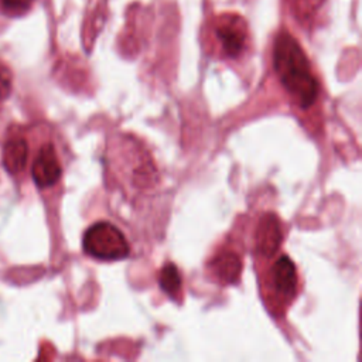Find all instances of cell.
I'll use <instances>...</instances> for the list:
<instances>
[{"instance_id":"6da1fadb","label":"cell","mask_w":362,"mask_h":362,"mask_svg":"<svg viewBox=\"0 0 362 362\" xmlns=\"http://www.w3.org/2000/svg\"><path fill=\"white\" fill-rule=\"evenodd\" d=\"M273 64L281 85L293 96L296 103L303 109L310 107L317 99L318 82L311 72L303 48L286 31L276 37Z\"/></svg>"},{"instance_id":"7a4b0ae2","label":"cell","mask_w":362,"mask_h":362,"mask_svg":"<svg viewBox=\"0 0 362 362\" xmlns=\"http://www.w3.org/2000/svg\"><path fill=\"white\" fill-rule=\"evenodd\" d=\"M83 250L99 260H119L129 255L130 247L124 235L115 225L98 222L85 232Z\"/></svg>"},{"instance_id":"3957f363","label":"cell","mask_w":362,"mask_h":362,"mask_svg":"<svg viewBox=\"0 0 362 362\" xmlns=\"http://www.w3.org/2000/svg\"><path fill=\"white\" fill-rule=\"evenodd\" d=\"M247 24L235 13H225L214 20V35L221 51L228 58L239 57L247 42Z\"/></svg>"},{"instance_id":"277c9868","label":"cell","mask_w":362,"mask_h":362,"mask_svg":"<svg viewBox=\"0 0 362 362\" xmlns=\"http://www.w3.org/2000/svg\"><path fill=\"white\" fill-rule=\"evenodd\" d=\"M269 286L273 300L280 304L291 301L297 291V270L288 256H280L270 269Z\"/></svg>"},{"instance_id":"5b68a950","label":"cell","mask_w":362,"mask_h":362,"mask_svg":"<svg viewBox=\"0 0 362 362\" xmlns=\"http://www.w3.org/2000/svg\"><path fill=\"white\" fill-rule=\"evenodd\" d=\"M31 175L34 182L41 188L51 187L59 180L61 164L52 144L48 143L40 148L33 163Z\"/></svg>"},{"instance_id":"8992f818","label":"cell","mask_w":362,"mask_h":362,"mask_svg":"<svg viewBox=\"0 0 362 362\" xmlns=\"http://www.w3.org/2000/svg\"><path fill=\"white\" fill-rule=\"evenodd\" d=\"M283 239L281 223L274 214H264L256 229V247L257 250L269 257L276 253Z\"/></svg>"},{"instance_id":"52a82bcc","label":"cell","mask_w":362,"mask_h":362,"mask_svg":"<svg viewBox=\"0 0 362 362\" xmlns=\"http://www.w3.org/2000/svg\"><path fill=\"white\" fill-rule=\"evenodd\" d=\"M211 272L222 284H232L240 276L242 260L235 252L223 250L212 259Z\"/></svg>"},{"instance_id":"ba28073f","label":"cell","mask_w":362,"mask_h":362,"mask_svg":"<svg viewBox=\"0 0 362 362\" xmlns=\"http://www.w3.org/2000/svg\"><path fill=\"white\" fill-rule=\"evenodd\" d=\"M28 146L23 137H11L3 147V164L10 174L21 173L27 164Z\"/></svg>"},{"instance_id":"9c48e42d","label":"cell","mask_w":362,"mask_h":362,"mask_svg":"<svg viewBox=\"0 0 362 362\" xmlns=\"http://www.w3.org/2000/svg\"><path fill=\"white\" fill-rule=\"evenodd\" d=\"M107 17V0H90L85 21V42H92Z\"/></svg>"},{"instance_id":"30bf717a","label":"cell","mask_w":362,"mask_h":362,"mask_svg":"<svg viewBox=\"0 0 362 362\" xmlns=\"http://www.w3.org/2000/svg\"><path fill=\"white\" fill-rule=\"evenodd\" d=\"M158 284L167 294H178L181 288V276L174 263H167L161 267L158 273Z\"/></svg>"},{"instance_id":"8fae6325","label":"cell","mask_w":362,"mask_h":362,"mask_svg":"<svg viewBox=\"0 0 362 362\" xmlns=\"http://www.w3.org/2000/svg\"><path fill=\"white\" fill-rule=\"evenodd\" d=\"M321 1L322 0H290V7L298 20H307L320 7Z\"/></svg>"},{"instance_id":"7c38bea8","label":"cell","mask_w":362,"mask_h":362,"mask_svg":"<svg viewBox=\"0 0 362 362\" xmlns=\"http://www.w3.org/2000/svg\"><path fill=\"white\" fill-rule=\"evenodd\" d=\"M0 1L6 8L17 13L27 10L33 3V0H0Z\"/></svg>"},{"instance_id":"4fadbf2b","label":"cell","mask_w":362,"mask_h":362,"mask_svg":"<svg viewBox=\"0 0 362 362\" xmlns=\"http://www.w3.org/2000/svg\"><path fill=\"white\" fill-rule=\"evenodd\" d=\"M10 83H11V76L7 68L0 66V98L7 96L10 90Z\"/></svg>"}]
</instances>
